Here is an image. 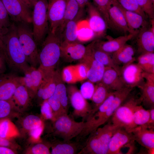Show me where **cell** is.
<instances>
[{
    "instance_id": "cell-1",
    "label": "cell",
    "mask_w": 154,
    "mask_h": 154,
    "mask_svg": "<svg viewBox=\"0 0 154 154\" xmlns=\"http://www.w3.org/2000/svg\"><path fill=\"white\" fill-rule=\"evenodd\" d=\"M3 50L7 64L14 71L24 74L30 67L21 48L14 22L2 33Z\"/></svg>"
},
{
    "instance_id": "cell-2",
    "label": "cell",
    "mask_w": 154,
    "mask_h": 154,
    "mask_svg": "<svg viewBox=\"0 0 154 154\" xmlns=\"http://www.w3.org/2000/svg\"><path fill=\"white\" fill-rule=\"evenodd\" d=\"M108 121L89 135L78 154H108L110 139L119 127Z\"/></svg>"
},
{
    "instance_id": "cell-3",
    "label": "cell",
    "mask_w": 154,
    "mask_h": 154,
    "mask_svg": "<svg viewBox=\"0 0 154 154\" xmlns=\"http://www.w3.org/2000/svg\"><path fill=\"white\" fill-rule=\"evenodd\" d=\"M61 42V39L57 34L49 31L38 52V68L42 71L44 76L55 70L56 66L60 58Z\"/></svg>"
},
{
    "instance_id": "cell-4",
    "label": "cell",
    "mask_w": 154,
    "mask_h": 154,
    "mask_svg": "<svg viewBox=\"0 0 154 154\" xmlns=\"http://www.w3.org/2000/svg\"><path fill=\"white\" fill-rule=\"evenodd\" d=\"M15 23L19 43L27 61L31 66L37 68L39 64L38 52L32 30L29 24L22 22Z\"/></svg>"
},
{
    "instance_id": "cell-5",
    "label": "cell",
    "mask_w": 154,
    "mask_h": 154,
    "mask_svg": "<svg viewBox=\"0 0 154 154\" xmlns=\"http://www.w3.org/2000/svg\"><path fill=\"white\" fill-rule=\"evenodd\" d=\"M47 0H37L32 14V30L34 40L37 45H41L49 31L47 15Z\"/></svg>"
},
{
    "instance_id": "cell-6",
    "label": "cell",
    "mask_w": 154,
    "mask_h": 154,
    "mask_svg": "<svg viewBox=\"0 0 154 154\" xmlns=\"http://www.w3.org/2000/svg\"><path fill=\"white\" fill-rule=\"evenodd\" d=\"M142 102L141 98L129 97L116 110L110 118L114 125L131 132L136 126L134 123L133 114L136 106Z\"/></svg>"
},
{
    "instance_id": "cell-7",
    "label": "cell",
    "mask_w": 154,
    "mask_h": 154,
    "mask_svg": "<svg viewBox=\"0 0 154 154\" xmlns=\"http://www.w3.org/2000/svg\"><path fill=\"white\" fill-rule=\"evenodd\" d=\"M52 121L54 135L65 142H70L82 132L85 124L84 121H75L68 114L63 115Z\"/></svg>"
},
{
    "instance_id": "cell-8",
    "label": "cell",
    "mask_w": 154,
    "mask_h": 154,
    "mask_svg": "<svg viewBox=\"0 0 154 154\" xmlns=\"http://www.w3.org/2000/svg\"><path fill=\"white\" fill-rule=\"evenodd\" d=\"M66 89L68 96L74 109L73 115L76 118H82V121H86L91 114V105L83 96L76 86L70 85Z\"/></svg>"
},
{
    "instance_id": "cell-9",
    "label": "cell",
    "mask_w": 154,
    "mask_h": 154,
    "mask_svg": "<svg viewBox=\"0 0 154 154\" xmlns=\"http://www.w3.org/2000/svg\"><path fill=\"white\" fill-rule=\"evenodd\" d=\"M8 14L14 23H32L30 9L20 0H1Z\"/></svg>"
},
{
    "instance_id": "cell-10",
    "label": "cell",
    "mask_w": 154,
    "mask_h": 154,
    "mask_svg": "<svg viewBox=\"0 0 154 154\" xmlns=\"http://www.w3.org/2000/svg\"><path fill=\"white\" fill-rule=\"evenodd\" d=\"M66 0H49L47 15L49 31L56 34L64 15Z\"/></svg>"
},
{
    "instance_id": "cell-11",
    "label": "cell",
    "mask_w": 154,
    "mask_h": 154,
    "mask_svg": "<svg viewBox=\"0 0 154 154\" xmlns=\"http://www.w3.org/2000/svg\"><path fill=\"white\" fill-rule=\"evenodd\" d=\"M143 70L133 62L121 67L119 76L125 86L133 88L144 82Z\"/></svg>"
},
{
    "instance_id": "cell-12",
    "label": "cell",
    "mask_w": 154,
    "mask_h": 154,
    "mask_svg": "<svg viewBox=\"0 0 154 154\" xmlns=\"http://www.w3.org/2000/svg\"><path fill=\"white\" fill-rule=\"evenodd\" d=\"M60 48V58L69 62L80 60L84 56L86 51V47L79 41H62Z\"/></svg>"
},
{
    "instance_id": "cell-13",
    "label": "cell",
    "mask_w": 154,
    "mask_h": 154,
    "mask_svg": "<svg viewBox=\"0 0 154 154\" xmlns=\"http://www.w3.org/2000/svg\"><path fill=\"white\" fill-rule=\"evenodd\" d=\"M89 18L88 21L94 37L103 36L108 28L106 23L96 7L89 2L86 5Z\"/></svg>"
},
{
    "instance_id": "cell-14",
    "label": "cell",
    "mask_w": 154,
    "mask_h": 154,
    "mask_svg": "<svg viewBox=\"0 0 154 154\" xmlns=\"http://www.w3.org/2000/svg\"><path fill=\"white\" fill-rule=\"evenodd\" d=\"M134 141V137L131 132L119 127L110 139L108 154H121V150L123 147Z\"/></svg>"
},
{
    "instance_id": "cell-15",
    "label": "cell",
    "mask_w": 154,
    "mask_h": 154,
    "mask_svg": "<svg viewBox=\"0 0 154 154\" xmlns=\"http://www.w3.org/2000/svg\"><path fill=\"white\" fill-rule=\"evenodd\" d=\"M79 61L86 67L87 79L88 80L94 83L101 81L106 67L96 60L87 48L85 55Z\"/></svg>"
},
{
    "instance_id": "cell-16",
    "label": "cell",
    "mask_w": 154,
    "mask_h": 154,
    "mask_svg": "<svg viewBox=\"0 0 154 154\" xmlns=\"http://www.w3.org/2000/svg\"><path fill=\"white\" fill-rule=\"evenodd\" d=\"M110 28L123 33H129V30L123 13L115 0H110L108 7Z\"/></svg>"
},
{
    "instance_id": "cell-17",
    "label": "cell",
    "mask_w": 154,
    "mask_h": 154,
    "mask_svg": "<svg viewBox=\"0 0 154 154\" xmlns=\"http://www.w3.org/2000/svg\"><path fill=\"white\" fill-rule=\"evenodd\" d=\"M60 73L59 70H55L52 73L44 76L36 95L42 102L48 99L54 93L57 79Z\"/></svg>"
},
{
    "instance_id": "cell-18",
    "label": "cell",
    "mask_w": 154,
    "mask_h": 154,
    "mask_svg": "<svg viewBox=\"0 0 154 154\" xmlns=\"http://www.w3.org/2000/svg\"><path fill=\"white\" fill-rule=\"evenodd\" d=\"M135 141L145 147L149 154H154V128L146 126H139L135 127L131 132Z\"/></svg>"
},
{
    "instance_id": "cell-19",
    "label": "cell",
    "mask_w": 154,
    "mask_h": 154,
    "mask_svg": "<svg viewBox=\"0 0 154 154\" xmlns=\"http://www.w3.org/2000/svg\"><path fill=\"white\" fill-rule=\"evenodd\" d=\"M21 84V77L12 74L0 77V100L11 99L16 88Z\"/></svg>"
},
{
    "instance_id": "cell-20",
    "label": "cell",
    "mask_w": 154,
    "mask_h": 154,
    "mask_svg": "<svg viewBox=\"0 0 154 154\" xmlns=\"http://www.w3.org/2000/svg\"><path fill=\"white\" fill-rule=\"evenodd\" d=\"M115 1L124 16L129 30V33L136 36L141 29L147 26L148 22L141 15L125 9L116 0Z\"/></svg>"
},
{
    "instance_id": "cell-21",
    "label": "cell",
    "mask_w": 154,
    "mask_h": 154,
    "mask_svg": "<svg viewBox=\"0 0 154 154\" xmlns=\"http://www.w3.org/2000/svg\"><path fill=\"white\" fill-rule=\"evenodd\" d=\"M154 30L147 27L141 29L136 35L138 52L141 54L154 51Z\"/></svg>"
},
{
    "instance_id": "cell-22",
    "label": "cell",
    "mask_w": 154,
    "mask_h": 154,
    "mask_svg": "<svg viewBox=\"0 0 154 154\" xmlns=\"http://www.w3.org/2000/svg\"><path fill=\"white\" fill-rule=\"evenodd\" d=\"M86 47L96 60L106 67H109L113 68L116 71L119 75L121 67L115 63L109 54L97 47L94 44V41L89 44Z\"/></svg>"
},
{
    "instance_id": "cell-23",
    "label": "cell",
    "mask_w": 154,
    "mask_h": 154,
    "mask_svg": "<svg viewBox=\"0 0 154 154\" xmlns=\"http://www.w3.org/2000/svg\"><path fill=\"white\" fill-rule=\"evenodd\" d=\"M135 36L134 35L129 33L106 41L95 40L94 44L97 47L103 51L109 54H112L118 50L126 44L128 41Z\"/></svg>"
},
{
    "instance_id": "cell-24",
    "label": "cell",
    "mask_w": 154,
    "mask_h": 154,
    "mask_svg": "<svg viewBox=\"0 0 154 154\" xmlns=\"http://www.w3.org/2000/svg\"><path fill=\"white\" fill-rule=\"evenodd\" d=\"M135 51L132 46L125 44L118 50L112 53L111 56L115 63L121 67L133 62Z\"/></svg>"
},
{
    "instance_id": "cell-25",
    "label": "cell",
    "mask_w": 154,
    "mask_h": 154,
    "mask_svg": "<svg viewBox=\"0 0 154 154\" xmlns=\"http://www.w3.org/2000/svg\"><path fill=\"white\" fill-rule=\"evenodd\" d=\"M100 82L112 91L120 90L126 86L116 71L109 67H106Z\"/></svg>"
},
{
    "instance_id": "cell-26",
    "label": "cell",
    "mask_w": 154,
    "mask_h": 154,
    "mask_svg": "<svg viewBox=\"0 0 154 154\" xmlns=\"http://www.w3.org/2000/svg\"><path fill=\"white\" fill-rule=\"evenodd\" d=\"M112 91L101 82L96 83L91 99L92 103V105H91L92 111L88 119L96 112L100 106Z\"/></svg>"
},
{
    "instance_id": "cell-27",
    "label": "cell",
    "mask_w": 154,
    "mask_h": 154,
    "mask_svg": "<svg viewBox=\"0 0 154 154\" xmlns=\"http://www.w3.org/2000/svg\"><path fill=\"white\" fill-rule=\"evenodd\" d=\"M84 9L80 8L76 17L66 24L61 37L62 41L74 42L78 41L77 38L78 23L82 17Z\"/></svg>"
},
{
    "instance_id": "cell-28",
    "label": "cell",
    "mask_w": 154,
    "mask_h": 154,
    "mask_svg": "<svg viewBox=\"0 0 154 154\" xmlns=\"http://www.w3.org/2000/svg\"><path fill=\"white\" fill-rule=\"evenodd\" d=\"M80 9L79 6L76 0H66L63 19L56 33L60 38L67 23L76 17Z\"/></svg>"
},
{
    "instance_id": "cell-29",
    "label": "cell",
    "mask_w": 154,
    "mask_h": 154,
    "mask_svg": "<svg viewBox=\"0 0 154 154\" xmlns=\"http://www.w3.org/2000/svg\"><path fill=\"white\" fill-rule=\"evenodd\" d=\"M31 98L27 89L21 84L16 88L11 99L16 108L22 109L28 105Z\"/></svg>"
},
{
    "instance_id": "cell-30",
    "label": "cell",
    "mask_w": 154,
    "mask_h": 154,
    "mask_svg": "<svg viewBox=\"0 0 154 154\" xmlns=\"http://www.w3.org/2000/svg\"><path fill=\"white\" fill-rule=\"evenodd\" d=\"M146 80V82H144L138 87L141 92L140 97L142 102L151 108L154 107V80Z\"/></svg>"
},
{
    "instance_id": "cell-31",
    "label": "cell",
    "mask_w": 154,
    "mask_h": 154,
    "mask_svg": "<svg viewBox=\"0 0 154 154\" xmlns=\"http://www.w3.org/2000/svg\"><path fill=\"white\" fill-rule=\"evenodd\" d=\"M80 147L81 148L82 147L80 145L78 142L72 143L71 141H63L53 145L52 147L50 153L52 154H76Z\"/></svg>"
},
{
    "instance_id": "cell-32",
    "label": "cell",
    "mask_w": 154,
    "mask_h": 154,
    "mask_svg": "<svg viewBox=\"0 0 154 154\" xmlns=\"http://www.w3.org/2000/svg\"><path fill=\"white\" fill-rule=\"evenodd\" d=\"M77 34L78 40L81 42H87L94 37L88 21L80 20L79 21L77 24Z\"/></svg>"
},
{
    "instance_id": "cell-33",
    "label": "cell",
    "mask_w": 154,
    "mask_h": 154,
    "mask_svg": "<svg viewBox=\"0 0 154 154\" xmlns=\"http://www.w3.org/2000/svg\"><path fill=\"white\" fill-rule=\"evenodd\" d=\"M64 82L60 73L58 77L54 94L57 97L63 109L68 113V96L66 88Z\"/></svg>"
},
{
    "instance_id": "cell-34",
    "label": "cell",
    "mask_w": 154,
    "mask_h": 154,
    "mask_svg": "<svg viewBox=\"0 0 154 154\" xmlns=\"http://www.w3.org/2000/svg\"><path fill=\"white\" fill-rule=\"evenodd\" d=\"M137 61V64L144 72L154 74V52L140 54Z\"/></svg>"
},
{
    "instance_id": "cell-35",
    "label": "cell",
    "mask_w": 154,
    "mask_h": 154,
    "mask_svg": "<svg viewBox=\"0 0 154 154\" xmlns=\"http://www.w3.org/2000/svg\"><path fill=\"white\" fill-rule=\"evenodd\" d=\"M149 110H146L139 104L135 107L133 112V120L136 126H147L149 118Z\"/></svg>"
},
{
    "instance_id": "cell-36",
    "label": "cell",
    "mask_w": 154,
    "mask_h": 154,
    "mask_svg": "<svg viewBox=\"0 0 154 154\" xmlns=\"http://www.w3.org/2000/svg\"><path fill=\"white\" fill-rule=\"evenodd\" d=\"M17 131L15 125L9 119L0 120V136L9 139L17 135Z\"/></svg>"
},
{
    "instance_id": "cell-37",
    "label": "cell",
    "mask_w": 154,
    "mask_h": 154,
    "mask_svg": "<svg viewBox=\"0 0 154 154\" xmlns=\"http://www.w3.org/2000/svg\"><path fill=\"white\" fill-rule=\"evenodd\" d=\"M53 114V121L58 117L65 114H68L62 107L59 99L56 96L53 94L48 99Z\"/></svg>"
},
{
    "instance_id": "cell-38",
    "label": "cell",
    "mask_w": 154,
    "mask_h": 154,
    "mask_svg": "<svg viewBox=\"0 0 154 154\" xmlns=\"http://www.w3.org/2000/svg\"><path fill=\"white\" fill-rule=\"evenodd\" d=\"M22 125L24 129L29 132L44 125L42 119L40 117L32 114L28 115L24 118Z\"/></svg>"
},
{
    "instance_id": "cell-39",
    "label": "cell",
    "mask_w": 154,
    "mask_h": 154,
    "mask_svg": "<svg viewBox=\"0 0 154 154\" xmlns=\"http://www.w3.org/2000/svg\"><path fill=\"white\" fill-rule=\"evenodd\" d=\"M125 9L136 13L146 20L147 16L140 7L136 0H116Z\"/></svg>"
},
{
    "instance_id": "cell-40",
    "label": "cell",
    "mask_w": 154,
    "mask_h": 154,
    "mask_svg": "<svg viewBox=\"0 0 154 154\" xmlns=\"http://www.w3.org/2000/svg\"><path fill=\"white\" fill-rule=\"evenodd\" d=\"M33 88L36 95L38 88L40 85L44 77V74L41 70L31 66L29 68Z\"/></svg>"
},
{
    "instance_id": "cell-41",
    "label": "cell",
    "mask_w": 154,
    "mask_h": 154,
    "mask_svg": "<svg viewBox=\"0 0 154 154\" xmlns=\"http://www.w3.org/2000/svg\"><path fill=\"white\" fill-rule=\"evenodd\" d=\"M64 82L72 84L78 82L75 72L74 65H69L64 68L61 73Z\"/></svg>"
},
{
    "instance_id": "cell-42",
    "label": "cell",
    "mask_w": 154,
    "mask_h": 154,
    "mask_svg": "<svg viewBox=\"0 0 154 154\" xmlns=\"http://www.w3.org/2000/svg\"><path fill=\"white\" fill-rule=\"evenodd\" d=\"M16 108L12 99L0 100V120L7 118L11 114L13 109Z\"/></svg>"
},
{
    "instance_id": "cell-43",
    "label": "cell",
    "mask_w": 154,
    "mask_h": 154,
    "mask_svg": "<svg viewBox=\"0 0 154 154\" xmlns=\"http://www.w3.org/2000/svg\"><path fill=\"white\" fill-rule=\"evenodd\" d=\"M9 15L1 0H0V28L2 33L11 26Z\"/></svg>"
},
{
    "instance_id": "cell-44",
    "label": "cell",
    "mask_w": 154,
    "mask_h": 154,
    "mask_svg": "<svg viewBox=\"0 0 154 154\" xmlns=\"http://www.w3.org/2000/svg\"><path fill=\"white\" fill-rule=\"evenodd\" d=\"M95 6L105 20L108 26L110 25L108 7L110 0H93Z\"/></svg>"
},
{
    "instance_id": "cell-45",
    "label": "cell",
    "mask_w": 154,
    "mask_h": 154,
    "mask_svg": "<svg viewBox=\"0 0 154 154\" xmlns=\"http://www.w3.org/2000/svg\"><path fill=\"white\" fill-rule=\"evenodd\" d=\"M143 11L148 17L154 18V2L152 0H136Z\"/></svg>"
},
{
    "instance_id": "cell-46",
    "label": "cell",
    "mask_w": 154,
    "mask_h": 154,
    "mask_svg": "<svg viewBox=\"0 0 154 154\" xmlns=\"http://www.w3.org/2000/svg\"><path fill=\"white\" fill-rule=\"evenodd\" d=\"M95 88L94 83L88 80L82 84L80 91L86 99L91 100Z\"/></svg>"
},
{
    "instance_id": "cell-47",
    "label": "cell",
    "mask_w": 154,
    "mask_h": 154,
    "mask_svg": "<svg viewBox=\"0 0 154 154\" xmlns=\"http://www.w3.org/2000/svg\"><path fill=\"white\" fill-rule=\"evenodd\" d=\"M29 68L24 73V76L21 77V82L27 89L31 97H33L36 96V94L33 88Z\"/></svg>"
},
{
    "instance_id": "cell-48",
    "label": "cell",
    "mask_w": 154,
    "mask_h": 154,
    "mask_svg": "<svg viewBox=\"0 0 154 154\" xmlns=\"http://www.w3.org/2000/svg\"><path fill=\"white\" fill-rule=\"evenodd\" d=\"M26 153L32 154H51L48 147L42 143H38L29 149Z\"/></svg>"
},
{
    "instance_id": "cell-49",
    "label": "cell",
    "mask_w": 154,
    "mask_h": 154,
    "mask_svg": "<svg viewBox=\"0 0 154 154\" xmlns=\"http://www.w3.org/2000/svg\"><path fill=\"white\" fill-rule=\"evenodd\" d=\"M76 77L78 82L83 81L87 79V69L86 65L80 62L74 65Z\"/></svg>"
},
{
    "instance_id": "cell-50",
    "label": "cell",
    "mask_w": 154,
    "mask_h": 154,
    "mask_svg": "<svg viewBox=\"0 0 154 154\" xmlns=\"http://www.w3.org/2000/svg\"><path fill=\"white\" fill-rule=\"evenodd\" d=\"M41 115L44 119H50L52 121L53 116L51 107L47 100L43 101L42 103L40 108Z\"/></svg>"
},
{
    "instance_id": "cell-51",
    "label": "cell",
    "mask_w": 154,
    "mask_h": 154,
    "mask_svg": "<svg viewBox=\"0 0 154 154\" xmlns=\"http://www.w3.org/2000/svg\"><path fill=\"white\" fill-rule=\"evenodd\" d=\"M44 125L33 129L29 131L31 138L35 141L38 140L40 138L43 130Z\"/></svg>"
},
{
    "instance_id": "cell-52",
    "label": "cell",
    "mask_w": 154,
    "mask_h": 154,
    "mask_svg": "<svg viewBox=\"0 0 154 154\" xmlns=\"http://www.w3.org/2000/svg\"><path fill=\"white\" fill-rule=\"evenodd\" d=\"M7 64L4 55L0 51V74H3L6 70Z\"/></svg>"
},
{
    "instance_id": "cell-53",
    "label": "cell",
    "mask_w": 154,
    "mask_h": 154,
    "mask_svg": "<svg viewBox=\"0 0 154 154\" xmlns=\"http://www.w3.org/2000/svg\"><path fill=\"white\" fill-rule=\"evenodd\" d=\"M12 142L9 139L2 137L0 136V146H4L12 149L14 147Z\"/></svg>"
},
{
    "instance_id": "cell-54",
    "label": "cell",
    "mask_w": 154,
    "mask_h": 154,
    "mask_svg": "<svg viewBox=\"0 0 154 154\" xmlns=\"http://www.w3.org/2000/svg\"><path fill=\"white\" fill-rule=\"evenodd\" d=\"M150 116L149 122L147 126L150 128L154 127V108L153 107L149 110Z\"/></svg>"
},
{
    "instance_id": "cell-55",
    "label": "cell",
    "mask_w": 154,
    "mask_h": 154,
    "mask_svg": "<svg viewBox=\"0 0 154 154\" xmlns=\"http://www.w3.org/2000/svg\"><path fill=\"white\" fill-rule=\"evenodd\" d=\"M15 152L12 149L4 146H0V154H14Z\"/></svg>"
},
{
    "instance_id": "cell-56",
    "label": "cell",
    "mask_w": 154,
    "mask_h": 154,
    "mask_svg": "<svg viewBox=\"0 0 154 154\" xmlns=\"http://www.w3.org/2000/svg\"><path fill=\"white\" fill-rule=\"evenodd\" d=\"M30 9L33 8L37 0H20Z\"/></svg>"
},
{
    "instance_id": "cell-57",
    "label": "cell",
    "mask_w": 154,
    "mask_h": 154,
    "mask_svg": "<svg viewBox=\"0 0 154 154\" xmlns=\"http://www.w3.org/2000/svg\"><path fill=\"white\" fill-rule=\"evenodd\" d=\"M80 8L84 9L89 2V0H76Z\"/></svg>"
},
{
    "instance_id": "cell-58",
    "label": "cell",
    "mask_w": 154,
    "mask_h": 154,
    "mask_svg": "<svg viewBox=\"0 0 154 154\" xmlns=\"http://www.w3.org/2000/svg\"><path fill=\"white\" fill-rule=\"evenodd\" d=\"M3 49V42L2 40V33L0 28V51L2 52Z\"/></svg>"
},
{
    "instance_id": "cell-59",
    "label": "cell",
    "mask_w": 154,
    "mask_h": 154,
    "mask_svg": "<svg viewBox=\"0 0 154 154\" xmlns=\"http://www.w3.org/2000/svg\"><path fill=\"white\" fill-rule=\"evenodd\" d=\"M152 0L153 2H154V0Z\"/></svg>"
}]
</instances>
